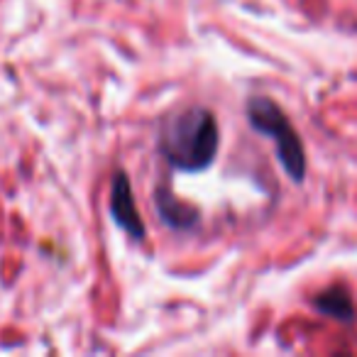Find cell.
I'll return each instance as SVG.
<instances>
[{
    "label": "cell",
    "instance_id": "cell-1",
    "mask_svg": "<svg viewBox=\"0 0 357 357\" xmlns=\"http://www.w3.org/2000/svg\"><path fill=\"white\" fill-rule=\"evenodd\" d=\"M218 123L208 108H186L164 125L159 149L172 167L201 172L218 154Z\"/></svg>",
    "mask_w": 357,
    "mask_h": 357
},
{
    "label": "cell",
    "instance_id": "cell-2",
    "mask_svg": "<svg viewBox=\"0 0 357 357\" xmlns=\"http://www.w3.org/2000/svg\"><path fill=\"white\" fill-rule=\"evenodd\" d=\"M248 120L252 130L267 135L277 142V157L282 167L287 169V174L294 181H301L303 174H306V154H303L301 137L291 128L284 110L272 98L255 96V98L248 100Z\"/></svg>",
    "mask_w": 357,
    "mask_h": 357
},
{
    "label": "cell",
    "instance_id": "cell-3",
    "mask_svg": "<svg viewBox=\"0 0 357 357\" xmlns=\"http://www.w3.org/2000/svg\"><path fill=\"white\" fill-rule=\"evenodd\" d=\"M110 213L113 220L135 240L144 238V223L139 211L135 208L132 201V189H130L128 174L125 172H115L113 176V189H110Z\"/></svg>",
    "mask_w": 357,
    "mask_h": 357
},
{
    "label": "cell",
    "instance_id": "cell-4",
    "mask_svg": "<svg viewBox=\"0 0 357 357\" xmlns=\"http://www.w3.org/2000/svg\"><path fill=\"white\" fill-rule=\"evenodd\" d=\"M313 306L328 318H337V321H352L355 318V306L347 294L345 287H328L313 298Z\"/></svg>",
    "mask_w": 357,
    "mask_h": 357
},
{
    "label": "cell",
    "instance_id": "cell-5",
    "mask_svg": "<svg viewBox=\"0 0 357 357\" xmlns=\"http://www.w3.org/2000/svg\"><path fill=\"white\" fill-rule=\"evenodd\" d=\"M157 211L172 228H191L199 218V211L189 204H178L169 189L157 191Z\"/></svg>",
    "mask_w": 357,
    "mask_h": 357
}]
</instances>
